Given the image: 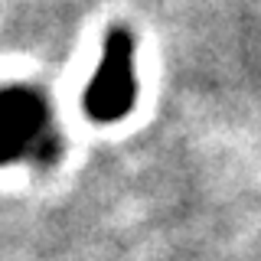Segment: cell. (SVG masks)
Segmentation results:
<instances>
[{"instance_id":"obj_1","label":"cell","mask_w":261,"mask_h":261,"mask_svg":"<svg viewBox=\"0 0 261 261\" xmlns=\"http://www.w3.org/2000/svg\"><path fill=\"white\" fill-rule=\"evenodd\" d=\"M59 157V130L46 98L13 85L0 92V167L7 163H53Z\"/></svg>"},{"instance_id":"obj_2","label":"cell","mask_w":261,"mask_h":261,"mask_svg":"<svg viewBox=\"0 0 261 261\" xmlns=\"http://www.w3.org/2000/svg\"><path fill=\"white\" fill-rule=\"evenodd\" d=\"M137 101V53L124 30L108 33L101 59L85 88V111L95 121H121Z\"/></svg>"}]
</instances>
